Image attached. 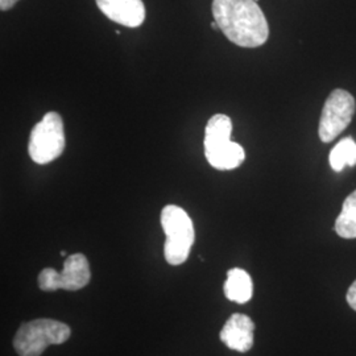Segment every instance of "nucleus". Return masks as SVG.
Wrapping results in <instances>:
<instances>
[{"instance_id": "nucleus-13", "label": "nucleus", "mask_w": 356, "mask_h": 356, "mask_svg": "<svg viewBox=\"0 0 356 356\" xmlns=\"http://www.w3.org/2000/svg\"><path fill=\"white\" fill-rule=\"evenodd\" d=\"M347 302L356 312V280L353 282L347 292Z\"/></svg>"}, {"instance_id": "nucleus-8", "label": "nucleus", "mask_w": 356, "mask_h": 356, "mask_svg": "<svg viewBox=\"0 0 356 356\" xmlns=\"http://www.w3.org/2000/svg\"><path fill=\"white\" fill-rule=\"evenodd\" d=\"M98 8L110 20L127 28H138L145 20L143 0H95Z\"/></svg>"}, {"instance_id": "nucleus-6", "label": "nucleus", "mask_w": 356, "mask_h": 356, "mask_svg": "<svg viewBox=\"0 0 356 356\" xmlns=\"http://www.w3.org/2000/svg\"><path fill=\"white\" fill-rule=\"evenodd\" d=\"M91 279L89 260L83 254H74L65 259L63 272L45 268L38 275V286L44 292L65 289L76 292L85 288Z\"/></svg>"}, {"instance_id": "nucleus-3", "label": "nucleus", "mask_w": 356, "mask_h": 356, "mask_svg": "<svg viewBox=\"0 0 356 356\" xmlns=\"http://www.w3.org/2000/svg\"><path fill=\"white\" fill-rule=\"evenodd\" d=\"M161 226L165 232L164 254L170 266L184 264L195 239L194 225L189 214L176 204H168L161 211Z\"/></svg>"}, {"instance_id": "nucleus-16", "label": "nucleus", "mask_w": 356, "mask_h": 356, "mask_svg": "<svg viewBox=\"0 0 356 356\" xmlns=\"http://www.w3.org/2000/svg\"><path fill=\"white\" fill-rule=\"evenodd\" d=\"M254 1H256V3H257V1H259V0H254Z\"/></svg>"}, {"instance_id": "nucleus-2", "label": "nucleus", "mask_w": 356, "mask_h": 356, "mask_svg": "<svg viewBox=\"0 0 356 356\" xmlns=\"http://www.w3.org/2000/svg\"><path fill=\"white\" fill-rule=\"evenodd\" d=\"M232 122L229 116L216 114L204 128V156L218 170H231L242 165L245 152L242 145L231 140Z\"/></svg>"}, {"instance_id": "nucleus-14", "label": "nucleus", "mask_w": 356, "mask_h": 356, "mask_svg": "<svg viewBox=\"0 0 356 356\" xmlns=\"http://www.w3.org/2000/svg\"><path fill=\"white\" fill-rule=\"evenodd\" d=\"M17 1L19 0H0V10L1 11H8V10L13 8Z\"/></svg>"}, {"instance_id": "nucleus-5", "label": "nucleus", "mask_w": 356, "mask_h": 356, "mask_svg": "<svg viewBox=\"0 0 356 356\" xmlns=\"http://www.w3.org/2000/svg\"><path fill=\"white\" fill-rule=\"evenodd\" d=\"M65 145L64 120L58 113L49 111L31 131L28 152L36 164L45 165L63 154Z\"/></svg>"}, {"instance_id": "nucleus-10", "label": "nucleus", "mask_w": 356, "mask_h": 356, "mask_svg": "<svg viewBox=\"0 0 356 356\" xmlns=\"http://www.w3.org/2000/svg\"><path fill=\"white\" fill-rule=\"evenodd\" d=\"M254 285L251 276L241 268H232L227 272L225 282V296L232 302L245 304L252 298Z\"/></svg>"}, {"instance_id": "nucleus-11", "label": "nucleus", "mask_w": 356, "mask_h": 356, "mask_svg": "<svg viewBox=\"0 0 356 356\" xmlns=\"http://www.w3.org/2000/svg\"><path fill=\"white\" fill-rule=\"evenodd\" d=\"M337 234L344 239L356 238V191L351 193L342 206V211L335 222Z\"/></svg>"}, {"instance_id": "nucleus-1", "label": "nucleus", "mask_w": 356, "mask_h": 356, "mask_svg": "<svg viewBox=\"0 0 356 356\" xmlns=\"http://www.w3.org/2000/svg\"><path fill=\"white\" fill-rule=\"evenodd\" d=\"M213 15L219 29L242 48H257L267 42L269 26L254 0H214Z\"/></svg>"}, {"instance_id": "nucleus-7", "label": "nucleus", "mask_w": 356, "mask_h": 356, "mask_svg": "<svg viewBox=\"0 0 356 356\" xmlns=\"http://www.w3.org/2000/svg\"><path fill=\"white\" fill-rule=\"evenodd\" d=\"M355 98L346 90L331 91L319 120V139L331 143L351 123L355 115Z\"/></svg>"}, {"instance_id": "nucleus-15", "label": "nucleus", "mask_w": 356, "mask_h": 356, "mask_svg": "<svg viewBox=\"0 0 356 356\" xmlns=\"http://www.w3.org/2000/svg\"><path fill=\"white\" fill-rule=\"evenodd\" d=\"M61 256H66V252H65V251H61Z\"/></svg>"}, {"instance_id": "nucleus-12", "label": "nucleus", "mask_w": 356, "mask_h": 356, "mask_svg": "<svg viewBox=\"0 0 356 356\" xmlns=\"http://www.w3.org/2000/svg\"><path fill=\"white\" fill-rule=\"evenodd\" d=\"M330 165L335 172L356 165V141L353 138H346L331 149Z\"/></svg>"}, {"instance_id": "nucleus-4", "label": "nucleus", "mask_w": 356, "mask_h": 356, "mask_svg": "<svg viewBox=\"0 0 356 356\" xmlns=\"http://www.w3.org/2000/svg\"><path fill=\"white\" fill-rule=\"evenodd\" d=\"M67 325L54 319L40 318L24 323L13 338L19 356H41L51 344H63L70 338Z\"/></svg>"}, {"instance_id": "nucleus-9", "label": "nucleus", "mask_w": 356, "mask_h": 356, "mask_svg": "<svg viewBox=\"0 0 356 356\" xmlns=\"http://www.w3.org/2000/svg\"><path fill=\"white\" fill-rule=\"evenodd\" d=\"M254 323L245 314H232L220 331V341L238 353H247L254 346Z\"/></svg>"}]
</instances>
